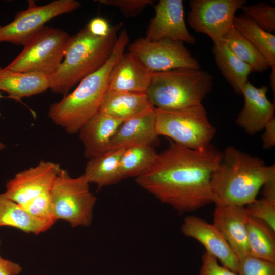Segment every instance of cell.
Wrapping results in <instances>:
<instances>
[{
	"mask_svg": "<svg viewBox=\"0 0 275 275\" xmlns=\"http://www.w3.org/2000/svg\"><path fill=\"white\" fill-rule=\"evenodd\" d=\"M222 157V152L211 144L195 150L171 142L135 180L179 213L193 212L214 203L210 181Z\"/></svg>",
	"mask_w": 275,
	"mask_h": 275,
	"instance_id": "1",
	"label": "cell"
},
{
	"mask_svg": "<svg viewBox=\"0 0 275 275\" xmlns=\"http://www.w3.org/2000/svg\"><path fill=\"white\" fill-rule=\"evenodd\" d=\"M129 41L128 34L124 28L119 33L107 61L99 69L82 79L72 92L50 105L48 116L56 125L68 134L77 133L81 127L99 112L108 91L111 70L124 53Z\"/></svg>",
	"mask_w": 275,
	"mask_h": 275,
	"instance_id": "2",
	"label": "cell"
},
{
	"mask_svg": "<svg viewBox=\"0 0 275 275\" xmlns=\"http://www.w3.org/2000/svg\"><path fill=\"white\" fill-rule=\"evenodd\" d=\"M268 174L260 158L233 146L226 148L210 184L215 204L245 206L256 199Z\"/></svg>",
	"mask_w": 275,
	"mask_h": 275,
	"instance_id": "3",
	"label": "cell"
},
{
	"mask_svg": "<svg viewBox=\"0 0 275 275\" xmlns=\"http://www.w3.org/2000/svg\"><path fill=\"white\" fill-rule=\"evenodd\" d=\"M123 22L114 26L109 35H92L87 25L70 37L64 60L56 71L48 77L49 88L63 96L82 79L101 67L108 60L117 40Z\"/></svg>",
	"mask_w": 275,
	"mask_h": 275,
	"instance_id": "4",
	"label": "cell"
},
{
	"mask_svg": "<svg viewBox=\"0 0 275 275\" xmlns=\"http://www.w3.org/2000/svg\"><path fill=\"white\" fill-rule=\"evenodd\" d=\"M212 85L208 72L180 68L153 72L146 94L156 108L178 109L202 104Z\"/></svg>",
	"mask_w": 275,
	"mask_h": 275,
	"instance_id": "5",
	"label": "cell"
},
{
	"mask_svg": "<svg viewBox=\"0 0 275 275\" xmlns=\"http://www.w3.org/2000/svg\"><path fill=\"white\" fill-rule=\"evenodd\" d=\"M156 131L182 147L199 150L210 144L215 128L210 123L202 105L178 109L156 108Z\"/></svg>",
	"mask_w": 275,
	"mask_h": 275,
	"instance_id": "6",
	"label": "cell"
},
{
	"mask_svg": "<svg viewBox=\"0 0 275 275\" xmlns=\"http://www.w3.org/2000/svg\"><path fill=\"white\" fill-rule=\"evenodd\" d=\"M70 37L62 29L44 26L23 44L22 51L5 68L49 77L62 62Z\"/></svg>",
	"mask_w": 275,
	"mask_h": 275,
	"instance_id": "7",
	"label": "cell"
},
{
	"mask_svg": "<svg viewBox=\"0 0 275 275\" xmlns=\"http://www.w3.org/2000/svg\"><path fill=\"white\" fill-rule=\"evenodd\" d=\"M84 175L72 177L62 169L50 190L56 221L68 222L72 227L89 226L96 198Z\"/></svg>",
	"mask_w": 275,
	"mask_h": 275,
	"instance_id": "8",
	"label": "cell"
},
{
	"mask_svg": "<svg viewBox=\"0 0 275 275\" xmlns=\"http://www.w3.org/2000/svg\"><path fill=\"white\" fill-rule=\"evenodd\" d=\"M134 55L152 72L180 68L201 69L199 63L181 41L169 39L151 41L140 37L128 43Z\"/></svg>",
	"mask_w": 275,
	"mask_h": 275,
	"instance_id": "9",
	"label": "cell"
},
{
	"mask_svg": "<svg viewBox=\"0 0 275 275\" xmlns=\"http://www.w3.org/2000/svg\"><path fill=\"white\" fill-rule=\"evenodd\" d=\"M80 6V2L76 0H56L42 6L29 1L26 9L18 12L9 24L0 25V42L23 45L46 22L60 15L73 12Z\"/></svg>",
	"mask_w": 275,
	"mask_h": 275,
	"instance_id": "10",
	"label": "cell"
},
{
	"mask_svg": "<svg viewBox=\"0 0 275 275\" xmlns=\"http://www.w3.org/2000/svg\"><path fill=\"white\" fill-rule=\"evenodd\" d=\"M245 0H191L187 21L195 31L218 41L233 27L236 11L247 4Z\"/></svg>",
	"mask_w": 275,
	"mask_h": 275,
	"instance_id": "11",
	"label": "cell"
},
{
	"mask_svg": "<svg viewBox=\"0 0 275 275\" xmlns=\"http://www.w3.org/2000/svg\"><path fill=\"white\" fill-rule=\"evenodd\" d=\"M61 169L58 163L41 161L36 166L17 173L7 181L3 194L15 202L23 204L43 193L50 191Z\"/></svg>",
	"mask_w": 275,
	"mask_h": 275,
	"instance_id": "12",
	"label": "cell"
},
{
	"mask_svg": "<svg viewBox=\"0 0 275 275\" xmlns=\"http://www.w3.org/2000/svg\"><path fill=\"white\" fill-rule=\"evenodd\" d=\"M154 8L155 15L147 26L145 38L151 41L169 39L196 43L185 23L182 0H160Z\"/></svg>",
	"mask_w": 275,
	"mask_h": 275,
	"instance_id": "13",
	"label": "cell"
},
{
	"mask_svg": "<svg viewBox=\"0 0 275 275\" xmlns=\"http://www.w3.org/2000/svg\"><path fill=\"white\" fill-rule=\"evenodd\" d=\"M181 231L185 236L200 242L222 266L237 273L240 259L213 224L195 216H188L183 221Z\"/></svg>",
	"mask_w": 275,
	"mask_h": 275,
	"instance_id": "14",
	"label": "cell"
},
{
	"mask_svg": "<svg viewBox=\"0 0 275 275\" xmlns=\"http://www.w3.org/2000/svg\"><path fill=\"white\" fill-rule=\"evenodd\" d=\"M215 205L213 225L239 259L249 255L246 229L249 215L246 207Z\"/></svg>",
	"mask_w": 275,
	"mask_h": 275,
	"instance_id": "15",
	"label": "cell"
},
{
	"mask_svg": "<svg viewBox=\"0 0 275 275\" xmlns=\"http://www.w3.org/2000/svg\"><path fill=\"white\" fill-rule=\"evenodd\" d=\"M267 91L266 86L258 88L249 81L242 88L244 105L236 123L249 134L263 130L266 123L274 117V104L268 99Z\"/></svg>",
	"mask_w": 275,
	"mask_h": 275,
	"instance_id": "16",
	"label": "cell"
},
{
	"mask_svg": "<svg viewBox=\"0 0 275 275\" xmlns=\"http://www.w3.org/2000/svg\"><path fill=\"white\" fill-rule=\"evenodd\" d=\"M156 108L150 107L124 121L111 139L107 151L136 145H151L158 140Z\"/></svg>",
	"mask_w": 275,
	"mask_h": 275,
	"instance_id": "17",
	"label": "cell"
},
{
	"mask_svg": "<svg viewBox=\"0 0 275 275\" xmlns=\"http://www.w3.org/2000/svg\"><path fill=\"white\" fill-rule=\"evenodd\" d=\"M152 73L134 55L123 53L111 70L108 91L146 93Z\"/></svg>",
	"mask_w": 275,
	"mask_h": 275,
	"instance_id": "18",
	"label": "cell"
},
{
	"mask_svg": "<svg viewBox=\"0 0 275 275\" xmlns=\"http://www.w3.org/2000/svg\"><path fill=\"white\" fill-rule=\"evenodd\" d=\"M124 121L99 112L90 118L78 132L84 146L85 156L90 159L107 152L111 139Z\"/></svg>",
	"mask_w": 275,
	"mask_h": 275,
	"instance_id": "19",
	"label": "cell"
},
{
	"mask_svg": "<svg viewBox=\"0 0 275 275\" xmlns=\"http://www.w3.org/2000/svg\"><path fill=\"white\" fill-rule=\"evenodd\" d=\"M49 87L48 78L43 74L13 71L0 66V91L15 100L42 93Z\"/></svg>",
	"mask_w": 275,
	"mask_h": 275,
	"instance_id": "20",
	"label": "cell"
},
{
	"mask_svg": "<svg viewBox=\"0 0 275 275\" xmlns=\"http://www.w3.org/2000/svg\"><path fill=\"white\" fill-rule=\"evenodd\" d=\"M154 107L146 93L107 91L99 112L112 118L125 121Z\"/></svg>",
	"mask_w": 275,
	"mask_h": 275,
	"instance_id": "21",
	"label": "cell"
},
{
	"mask_svg": "<svg viewBox=\"0 0 275 275\" xmlns=\"http://www.w3.org/2000/svg\"><path fill=\"white\" fill-rule=\"evenodd\" d=\"M124 150L108 151L89 159L83 174L88 182L101 188L123 180L120 159Z\"/></svg>",
	"mask_w": 275,
	"mask_h": 275,
	"instance_id": "22",
	"label": "cell"
},
{
	"mask_svg": "<svg viewBox=\"0 0 275 275\" xmlns=\"http://www.w3.org/2000/svg\"><path fill=\"white\" fill-rule=\"evenodd\" d=\"M213 44L212 52L220 72L235 92L241 94L252 72L251 67L237 58L222 40Z\"/></svg>",
	"mask_w": 275,
	"mask_h": 275,
	"instance_id": "23",
	"label": "cell"
},
{
	"mask_svg": "<svg viewBox=\"0 0 275 275\" xmlns=\"http://www.w3.org/2000/svg\"><path fill=\"white\" fill-rule=\"evenodd\" d=\"M246 229L249 255L275 263V232L262 221L249 216Z\"/></svg>",
	"mask_w": 275,
	"mask_h": 275,
	"instance_id": "24",
	"label": "cell"
},
{
	"mask_svg": "<svg viewBox=\"0 0 275 275\" xmlns=\"http://www.w3.org/2000/svg\"><path fill=\"white\" fill-rule=\"evenodd\" d=\"M233 26L262 54L270 67L275 68V36L255 23L244 14L235 16Z\"/></svg>",
	"mask_w": 275,
	"mask_h": 275,
	"instance_id": "25",
	"label": "cell"
},
{
	"mask_svg": "<svg viewBox=\"0 0 275 275\" xmlns=\"http://www.w3.org/2000/svg\"><path fill=\"white\" fill-rule=\"evenodd\" d=\"M9 226L26 233L38 234L48 228L31 216L19 204L0 194V227Z\"/></svg>",
	"mask_w": 275,
	"mask_h": 275,
	"instance_id": "26",
	"label": "cell"
},
{
	"mask_svg": "<svg viewBox=\"0 0 275 275\" xmlns=\"http://www.w3.org/2000/svg\"><path fill=\"white\" fill-rule=\"evenodd\" d=\"M221 40L237 58L251 67L252 72L261 73L270 67L259 51L233 26Z\"/></svg>",
	"mask_w": 275,
	"mask_h": 275,
	"instance_id": "27",
	"label": "cell"
},
{
	"mask_svg": "<svg viewBox=\"0 0 275 275\" xmlns=\"http://www.w3.org/2000/svg\"><path fill=\"white\" fill-rule=\"evenodd\" d=\"M157 155L151 145H136L124 149L120 159L123 179L142 174L153 164Z\"/></svg>",
	"mask_w": 275,
	"mask_h": 275,
	"instance_id": "28",
	"label": "cell"
},
{
	"mask_svg": "<svg viewBox=\"0 0 275 275\" xmlns=\"http://www.w3.org/2000/svg\"><path fill=\"white\" fill-rule=\"evenodd\" d=\"M33 218L50 229L57 221L50 191L43 193L20 205Z\"/></svg>",
	"mask_w": 275,
	"mask_h": 275,
	"instance_id": "29",
	"label": "cell"
},
{
	"mask_svg": "<svg viewBox=\"0 0 275 275\" xmlns=\"http://www.w3.org/2000/svg\"><path fill=\"white\" fill-rule=\"evenodd\" d=\"M245 16L263 30L275 31V8L264 3L243 6L241 9Z\"/></svg>",
	"mask_w": 275,
	"mask_h": 275,
	"instance_id": "30",
	"label": "cell"
},
{
	"mask_svg": "<svg viewBox=\"0 0 275 275\" xmlns=\"http://www.w3.org/2000/svg\"><path fill=\"white\" fill-rule=\"evenodd\" d=\"M238 275H275V263L248 255L240 259Z\"/></svg>",
	"mask_w": 275,
	"mask_h": 275,
	"instance_id": "31",
	"label": "cell"
},
{
	"mask_svg": "<svg viewBox=\"0 0 275 275\" xmlns=\"http://www.w3.org/2000/svg\"><path fill=\"white\" fill-rule=\"evenodd\" d=\"M246 209L250 217L262 221L275 232V204L263 198L256 199Z\"/></svg>",
	"mask_w": 275,
	"mask_h": 275,
	"instance_id": "32",
	"label": "cell"
},
{
	"mask_svg": "<svg viewBox=\"0 0 275 275\" xmlns=\"http://www.w3.org/2000/svg\"><path fill=\"white\" fill-rule=\"evenodd\" d=\"M96 2L108 6L118 8L127 17L137 16L148 5H152V0H98Z\"/></svg>",
	"mask_w": 275,
	"mask_h": 275,
	"instance_id": "33",
	"label": "cell"
},
{
	"mask_svg": "<svg viewBox=\"0 0 275 275\" xmlns=\"http://www.w3.org/2000/svg\"><path fill=\"white\" fill-rule=\"evenodd\" d=\"M199 275H238L236 273L220 265L218 260L207 252L202 256V265Z\"/></svg>",
	"mask_w": 275,
	"mask_h": 275,
	"instance_id": "34",
	"label": "cell"
},
{
	"mask_svg": "<svg viewBox=\"0 0 275 275\" xmlns=\"http://www.w3.org/2000/svg\"><path fill=\"white\" fill-rule=\"evenodd\" d=\"M86 25L92 35L100 37L107 36L112 29L107 21L101 17L92 19Z\"/></svg>",
	"mask_w": 275,
	"mask_h": 275,
	"instance_id": "35",
	"label": "cell"
},
{
	"mask_svg": "<svg viewBox=\"0 0 275 275\" xmlns=\"http://www.w3.org/2000/svg\"><path fill=\"white\" fill-rule=\"evenodd\" d=\"M263 198L275 204V166H268V176L262 186Z\"/></svg>",
	"mask_w": 275,
	"mask_h": 275,
	"instance_id": "36",
	"label": "cell"
},
{
	"mask_svg": "<svg viewBox=\"0 0 275 275\" xmlns=\"http://www.w3.org/2000/svg\"><path fill=\"white\" fill-rule=\"evenodd\" d=\"M264 132L262 136L263 147L265 149L272 148L275 145V118L270 119L265 125Z\"/></svg>",
	"mask_w": 275,
	"mask_h": 275,
	"instance_id": "37",
	"label": "cell"
},
{
	"mask_svg": "<svg viewBox=\"0 0 275 275\" xmlns=\"http://www.w3.org/2000/svg\"><path fill=\"white\" fill-rule=\"evenodd\" d=\"M22 270V268L19 264L4 259L0 255V275H18Z\"/></svg>",
	"mask_w": 275,
	"mask_h": 275,
	"instance_id": "38",
	"label": "cell"
},
{
	"mask_svg": "<svg viewBox=\"0 0 275 275\" xmlns=\"http://www.w3.org/2000/svg\"><path fill=\"white\" fill-rule=\"evenodd\" d=\"M272 71L270 76V86L272 90L274 93L275 91V68H271Z\"/></svg>",
	"mask_w": 275,
	"mask_h": 275,
	"instance_id": "39",
	"label": "cell"
},
{
	"mask_svg": "<svg viewBox=\"0 0 275 275\" xmlns=\"http://www.w3.org/2000/svg\"><path fill=\"white\" fill-rule=\"evenodd\" d=\"M2 97L1 93H0V98ZM6 148V146L3 143L0 141V151Z\"/></svg>",
	"mask_w": 275,
	"mask_h": 275,
	"instance_id": "40",
	"label": "cell"
}]
</instances>
